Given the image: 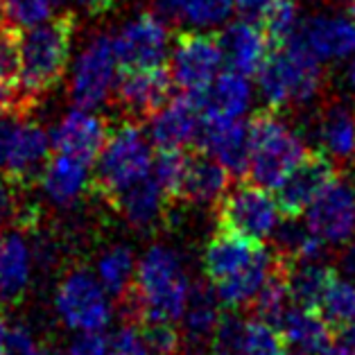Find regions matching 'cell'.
<instances>
[{"label": "cell", "mask_w": 355, "mask_h": 355, "mask_svg": "<svg viewBox=\"0 0 355 355\" xmlns=\"http://www.w3.org/2000/svg\"><path fill=\"white\" fill-rule=\"evenodd\" d=\"M5 333H7V324H5V319L0 317V355H3V340H5Z\"/></svg>", "instance_id": "cell-51"}, {"label": "cell", "mask_w": 355, "mask_h": 355, "mask_svg": "<svg viewBox=\"0 0 355 355\" xmlns=\"http://www.w3.org/2000/svg\"><path fill=\"white\" fill-rule=\"evenodd\" d=\"M30 249L21 229L0 233V299L19 303L30 285Z\"/></svg>", "instance_id": "cell-24"}, {"label": "cell", "mask_w": 355, "mask_h": 355, "mask_svg": "<svg viewBox=\"0 0 355 355\" xmlns=\"http://www.w3.org/2000/svg\"><path fill=\"white\" fill-rule=\"evenodd\" d=\"M240 355H290V349L281 328L254 317L245 324Z\"/></svg>", "instance_id": "cell-32"}, {"label": "cell", "mask_w": 355, "mask_h": 355, "mask_svg": "<svg viewBox=\"0 0 355 355\" xmlns=\"http://www.w3.org/2000/svg\"><path fill=\"white\" fill-rule=\"evenodd\" d=\"M274 267V251L261 240L220 229L204 249V272L224 308L254 301Z\"/></svg>", "instance_id": "cell-2"}, {"label": "cell", "mask_w": 355, "mask_h": 355, "mask_svg": "<svg viewBox=\"0 0 355 355\" xmlns=\"http://www.w3.org/2000/svg\"><path fill=\"white\" fill-rule=\"evenodd\" d=\"M220 306L222 303L211 283H197L190 288L186 313L181 317L184 319V331L181 333L193 346H204L206 342H211L222 317Z\"/></svg>", "instance_id": "cell-28"}, {"label": "cell", "mask_w": 355, "mask_h": 355, "mask_svg": "<svg viewBox=\"0 0 355 355\" xmlns=\"http://www.w3.org/2000/svg\"><path fill=\"white\" fill-rule=\"evenodd\" d=\"M116 3L118 0H86V7H89V12H93V14H105Z\"/></svg>", "instance_id": "cell-49"}, {"label": "cell", "mask_w": 355, "mask_h": 355, "mask_svg": "<svg viewBox=\"0 0 355 355\" xmlns=\"http://www.w3.org/2000/svg\"><path fill=\"white\" fill-rule=\"evenodd\" d=\"M152 141L141 132V125L127 120L114 132L98 157V170L93 188L105 202H111L120 190L150 175L152 170Z\"/></svg>", "instance_id": "cell-6"}, {"label": "cell", "mask_w": 355, "mask_h": 355, "mask_svg": "<svg viewBox=\"0 0 355 355\" xmlns=\"http://www.w3.org/2000/svg\"><path fill=\"white\" fill-rule=\"evenodd\" d=\"M258 75V89L267 107H303L313 102L324 86V68L313 50L299 37L272 48Z\"/></svg>", "instance_id": "cell-3"}, {"label": "cell", "mask_w": 355, "mask_h": 355, "mask_svg": "<svg viewBox=\"0 0 355 355\" xmlns=\"http://www.w3.org/2000/svg\"><path fill=\"white\" fill-rule=\"evenodd\" d=\"M199 150L209 152L231 177H245L249 170V125L240 118H202L197 134Z\"/></svg>", "instance_id": "cell-16"}, {"label": "cell", "mask_w": 355, "mask_h": 355, "mask_svg": "<svg viewBox=\"0 0 355 355\" xmlns=\"http://www.w3.org/2000/svg\"><path fill=\"white\" fill-rule=\"evenodd\" d=\"M172 75L161 68H120L116 77V100L118 107L129 116V120L141 123L150 120L159 109L172 100Z\"/></svg>", "instance_id": "cell-13"}, {"label": "cell", "mask_w": 355, "mask_h": 355, "mask_svg": "<svg viewBox=\"0 0 355 355\" xmlns=\"http://www.w3.org/2000/svg\"><path fill=\"white\" fill-rule=\"evenodd\" d=\"M202 111L195 95L172 98L163 109L150 118V141L157 150H184L186 145L197 141Z\"/></svg>", "instance_id": "cell-18"}, {"label": "cell", "mask_w": 355, "mask_h": 355, "mask_svg": "<svg viewBox=\"0 0 355 355\" xmlns=\"http://www.w3.org/2000/svg\"><path fill=\"white\" fill-rule=\"evenodd\" d=\"M138 328L152 355H177L181 351L184 333L175 326V322H147Z\"/></svg>", "instance_id": "cell-39"}, {"label": "cell", "mask_w": 355, "mask_h": 355, "mask_svg": "<svg viewBox=\"0 0 355 355\" xmlns=\"http://www.w3.org/2000/svg\"><path fill=\"white\" fill-rule=\"evenodd\" d=\"M98 274H100V283L105 285V290L111 297H116V299L123 297V294L132 288L134 274H136L132 249L123 245L107 249L98 263Z\"/></svg>", "instance_id": "cell-31"}, {"label": "cell", "mask_w": 355, "mask_h": 355, "mask_svg": "<svg viewBox=\"0 0 355 355\" xmlns=\"http://www.w3.org/2000/svg\"><path fill=\"white\" fill-rule=\"evenodd\" d=\"M23 73L21 32L12 25H0V82L19 89Z\"/></svg>", "instance_id": "cell-34"}, {"label": "cell", "mask_w": 355, "mask_h": 355, "mask_svg": "<svg viewBox=\"0 0 355 355\" xmlns=\"http://www.w3.org/2000/svg\"><path fill=\"white\" fill-rule=\"evenodd\" d=\"M89 163L55 152L41 175L43 193L55 206L75 204L89 188Z\"/></svg>", "instance_id": "cell-26"}, {"label": "cell", "mask_w": 355, "mask_h": 355, "mask_svg": "<svg viewBox=\"0 0 355 355\" xmlns=\"http://www.w3.org/2000/svg\"><path fill=\"white\" fill-rule=\"evenodd\" d=\"M23 118H30V116H12V114L0 116V168L5 166L7 154H10V147L14 143L16 129H19V123Z\"/></svg>", "instance_id": "cell-45"}, {"label": "cell", "mask_w": 355, "mask_h": 355, "mask_svg": "<svg viewBox=\"0 0 355 355\" xmlns=\"http://www.w3.org/2000/svg\"><path fill=\"white\" fill-rule=\"evenodd\" d=\"M233 5H236V10L240 12L242 19L263 23V19L276 5V0H233Z\"/></svg>", "instance_id": "cell-46"}, {"label": "cell", "mask_w": 355, "mask_h": 355, "mask_svg": "<svg viewBox=\"0 0 355 355\" xmlns=\"http://www.w3.org/2000/svg\"><path fill=\"white\" fill-rule=\"evenodd\" d=\"M231 172L209 152L197 150L186 154V168L181 177L179 199L199 206H218L229 190Z\"/></svg>", "instance_id": "cell-21"}, {"label": "cell", "mask_w": 355, "mask_h": 355, "mask_svg": "<svg viewBox=\"0 0 355 355\" xmlns=\"http://www.w3.org/2000/svg\"><path fill=\"white\" fill-rule=\"evenodd\" d=\"M34 107H37V98H32L23 89H14L0 82V116H32Z\"/></svg>", "instance_id": "cell-41"}, {"label": "cell", "mask_w": 355, "mask_h": 355, "mask_svg": "<svg viewBox=\"0 0 355 355\" xmlns=\"http://www.w3.org/2000/svg\"><path fill=\"white\" fill-rule=\"evenodd\" d=\"M322 355H355V335H333V342L326 346Z\"/></svg>", "instance_id": "cell-47"}, {"label": "cell", "mask_w": 355, "mask_h": 355, "mask_svg": "<svg viewBox=\"0 0 355 355\" xmlns=\"http://www.w3.org/2000/svg\"><path fill=\"white\" fill-rule=\"evenodd\" d=\"M73 3H80V5H84V7H86V0H73Z\"/></svg>", "instance_id": "cell-52"}, {"label": "cell", "mask_w": 355, "mask_h": 355, "mask_svg": "<svg viewBox=\"0 0 355 355\" xmlns=\"http://www.w3.org/2000/svg\"><path fill=\"white\" fill-rule=\"evenodd\" d=\"M279 328L294 355H322L333 342V331L328 328L326 319L313 308H290Z\"/></svg>", "instance_id": "cell-25"}, {"label": "cell", "mask_w": 355, "mask_h": 355, "mask_svg": "<svg viewBox=\"0 0 355 355\" xmlns=\"http://www.w3.org/2000/svg\"><path fill=\"white\" fill-rule=\"evenodd\" d=\"M168 202L170 197L166 195V190L161 188V184L150 172V175L120 190L109 204L123 215L127 224H132L136 229H150L161 222Z\"/></svg>", "instance_id": "cell-22"}, {"label": "cell", "mask_w": 355, "mask_h": 355, "mask_svg": "<svg viewBox=\"0 0 355 355\" xmlns=\"http://www.w3.org/2000/svg\"><path fill=\"white\" fill-rule=\"evenodd\" d=\"M224 64L218 37L204 32H181L170 53L172 82L188 95L204 93Z\"/></svg>", "instance_id": "cell-8"}, {"label": "cell", "mask_w": 355, "mask_h": 355, "mask_svg": "<svg viewBox=\"0 0 355 355\" xmlns=\"http://www.w3.org/2000/svg\"><path fill=\"white\" fill-rule=\"evenodd\" d=\"M245 324L242 319L231 313H222L220 324L209 342V355H240L242 353V335H245Z\"/></svg>", "instance_id": "cell-38"}, {"label": "cell", "mask_w": 355, "mask_h": 355, "mask_svg": "<svg viewBox=\"0 0 355 355\" xmlns=\"http://www.w3.org/2000/svg\"><path fill=\"white\" fill-rule=\"evenodd\" d=\"M120 68H161L170 55L166 21L154 12H143L127 21L114 37Z\"/></svg>", "instance_id": "cell-12"}, {"label": "cell", "mask_w": 355, "mask_h": 355, "mask_svg": "<svg viewBox=\"0 0 355 355\" xmlns=\"http://www.w3.org/2000/svg\"><path fill=\"white\" fill-rule=\"evenodd\" d=\"M297 37L324 62L346 59L355 53V19L346 14L310 16Z\"/></svg>", "instance_id": "cell-20"}, {"label": "cell", "mask_w": 355, "mask_h": 355, "mask_svg": "<svg viewBox=\"0 0 355 355\" xmlns=\"http://www.w3.org/2000/svg\"><path fill=\"white\" fill-rule=\"evenodd\" d=\"M319 313L335 337L355 335V283L335 276L319 303Z\"/></svg>", "instance_id": "cell-30"}, {"label": "cell", "mask_w": 355, "mask_h": 355, "mask_svg": "<svg viewBox=\"0 0 355 355\" xmlns=\"http://www.w3.org/2000/svg\"><path fill=\"white\" fill-rule=\"evenodd\" d=\"M279 215L281 209L270 190L254 181H240L218 202L215 218H218L220 229L265 242L279 227Z\"/></svg>", "instance_id": "cell-7"}, {"label": "cell", "mask_w": 355, "mask_h": 355, "mask_svg": "<svg viewBox=\"0 0 355 355\" xmlns=\"http://www.w3.org/2000/svg\"><path fill=\"white\" fill-rule=\"evenodd\" d=\"M50 138H53L55 152L80 159L91 166L107 143L109 125L105 118L91 114V109L77 107L62 118V123L53 129Z\"/></svg>", "instance_id": "cell-17"}, {"label": "cell", "mask_w": 355, "mask_h": 355, "mask_svg": "<svg viewBox=\"0 0 355 355\" xmlns=\"http://www.w3.org/2000/svg\"><path fill=\"white\" fill-rule=\"evenodd\" d=\"M233 7V0H179L181 23L188 21L195 28H213L224 23Z\"/></svg>", "instance_id": "cell-33"}, {"label": "cell", "mask_w": 355, "mask_h": 355, "mask_svg": "<svg viewBox=\"0 0 355 355\" xmlns=\"http://www.w3.org/2000/svg\"><path fill=\"white\" fill-rule=\"evenodd\" d=\"M118 57L114 37L95 34L77 57L71 75V98L80 109H95L116 86Z\"/></svg>", "instance_id": "cell-10"}, {"label": "cell", "mask_w": 355, "mask_h": 355, "mask_svg": "<svg viewBox=\"0 0 355 355\" xmlns=\"http://www.w3.org/2000/svg\"><path fill=\"white\" fill-rule=\"evenodd\" d=\"M263 28L270 37L272 46H283L299 32V12L294 0H276V5L270 10V14L263 19Z\"/></svg>", "instance_id": "cell-35"}, {"label": "cell", "mask_w": 355, "mask_h": 355, "mask_svg": "<svg viewBox=\"0 0 355 355\" xmlns=\"http://www.w3.org/2000/svg\"><path fill=\"white\" fill-rule=\"evenodd\" d=\"M342 80H344V84L349 86V89H353L355 91V57H351L349 59V64L344 66V75H342Z\"/></svg>", "instance_id": "cell-50"}, {"label": "cell", "mask_w": 355, "mask_h": 355, "mask_svg": "<svg viewBox=\"0 0 355 355\" xmlns=\"http://www.w3.org/2000/svg\"><path fill=\"white\" fill-rule=\"evenodd\" d=\"M55 306L73 331H105L111 322V301L105 285L84 270L71 272L59 283Z\"/></svg>", "instance_id": "cell-9"}, {"label": "cell", "mask_w": 355, "mask_h": 355, "mask_svg": "<svg viewBox=\"0 0 355 355\" xmlns=\"http://www.w3.org/2000/svg\"><path fill=\"white\" fill-rule=\"evenodd\" d=\"M313 134L322 143V150L333 159L346 161L355 157V114L342 102L324 107Z\"/></svg>", "instance_id": "cell-27"}, {"label": "cell", "mask_w": 355, "mask_h": 355, "mask_svg": "<svg viewBox=\"0 0 355 355\" xmlns=\"http://www.w3.org/2000/svg\"><path fill=\"white\" fill-rule=\"evenodd\" d=\"M107 355H152V353L143 340L141 328L134 324H127L125 328H120V331L111 337Z\"/></svg>", "instance_id": "cell-40"}, {"label": "cell", "mask_w": 355, "mask_h": 355, "mask_svg": "<svg viewBox=\"0 0 355 355\" xmlns=\"http://www.w3.org/2000/svg\"><path fill=\"white\" fill-rule=\"evenodd\" d=\"M202 118H240L251 105L247 75L227 71L218 75L204 93L195 95Z\"/></svg>", "instance_id": "cell-23"}, {"label": "cell", "mask_w": 355, "mask_h": 355, "mask_svg": "<svg viewBox=\"0 0 355 355\" xmlns=\"http://www.w3.org/2000/svg\"><path fill=\"white\" fill-rule=\"evenodd\" d=\"M53 14V0H3V19L12 28H34Z\"/></svg>", "instance_id": "cell-37"}, {"label": "cell", "mask_w": 355, "mask_h": 355, "mask_svg": "<svg viewBox=\"0 0 355 355\" xmlns=\"http://www.w3.org/2000/svg\"><path fill=\"white\" fill-rule=\"evenodd\" d=\"M75 25V14L64 12L21 34V86L32 98H43L64 80L71 62Z\"/></svg>", "instance_id": "cell-4"}, {"label": "cell", "mask_w": 355, "mask_h": 355, "mask_svg": "<svg viewBox=\"0 0 355 355\" xmlns=\"http://www.w3.org/2000/svg\"><path fill=\"white\" fill-rule=\"evenodd\" d=\"M14 188L16 186L3 172V175H0V227H5V224H10V222L14 224L16 220V211H19L21 202H16Z\"/></svg>", "instance_id": "cell-44"}, {"label": "cell", "mask_w": 355, "mask_h": 355, "mask_svg": "<svg viewBox=\"0 0 355 355\" xmlns=\"http://www.w3.org/2000/svg\"><path fill=\"white\" fill-rule=\"evenodd\" d=\"M190 285L184 263L175 249L154 245L136 265L134 283L120 299V313L127 324L179 322L186 313Z\"/></svg>", "instance_id": "cell-1"}, {"label": "cell", "mask_w": 355, "mask_h": 355, "mask_svg": "<svg viewBox=\"0 0 355 355\" xmlns=\"http://www.w3.org/2000/svg\"><path fill=\"white\" fill-rule=\"evenodd\" d=\"M218 41L229 71L242 73L247 77L261 71V66L274 48L263 25L247 19L227 25Z\"/></svg>", "instance_id": "cell-19"}, {"label": "cell", "mask_w": 355, "mask_h": 355, "mask_svg": "<svg viewBox=\"0 0 355 355\" xmlns=\"http://www.w3.org/2000/svg\"><path fill=\"white\" fill-rule=\"evenodd\" d=\"M342 270L355 279V233H353V238L346 242V249L342 254Z\"/></svg>", "instance_id": "cell-48"}, {"label": "cell", "mask_w": 355, "mask_h": 355, "mask_svg": "<svg viewBox=\"0 0 355 355\" xmlns=\"http://www.w3.org/2000/svg\"><path fill=\"white\" fill-rule=\"evenodd\" d=\"M186 168V154L184 150H159L157 157L152 159V177L159 181L161 188L166 190L170 199H179L181 177Z\"/></svg>", "instance_id": "cell-36"}, {"label": "cell", "mask_w": 355, "mask_h": 355, "mask_svg": "<svg viewBox=\"0 0 355 355\" xmlns=\"http://www.w3.org/2000/svg\"><path fill=\"white\" fill-rule=\"evenodd\" d=\"M308 229L326 245H346L355 233V188L335 179L308 209Z\"/></svg>", "instance_id": "cell-14"}, {"label": "cell", "mask_w": 355, "mask_h": 355, "mask_svg": "<svg viewBox=\"0 0 355 355\" xmlns=\"http://www.w3.org/2000/svg\"><path fill=\"white\" fill-rule=\"evenodd\" d=\"M333 279V267L324 258H317V261H292L288 281L294 306L319 310V303H322Z\"/></svg>", "instance_id": "cell-29"}, {"label": "cell", "mask_w": 355, "mask_h": 355, "mask_svg": "<svg viewBox=\"0 0 355 355\" xmlns=\"http://www.w3.org/2000/svg\"><path fill=\"white\" fill-rule=\"evenodd\" d=\"M111 337L102 331H80L71 344V355H107Z\"/></svg>", "instance_id": "cell-43"}, {"label": "cell", "mask_w": 355, "mask_h": 355, "mask_svg": "<svg viewBox=\"0 0 355 355\" xmlns=\"http://www.w3.org/2000/svg\"><path fill=\"white\" fill-rule=\"evenodd\" d=\"M3 355H43L41 346L25 326L7 328L3 340Z\"/></svg>", "instance_id": "cell-42"}, {"label": "cell", "mask_w": 355, "mask_h": 355, "mask_svg": "<svg viewBox=\"0 0 355 355\" xmlns=\"http://www.w3.org/2000/svg\"><path fill=\"white\" fill-rule=\"evenodd\" d=\"M335 179H340V175L331 154L324 150H308L306 157L290 170V175L276 186V204L281 215L301 218Z\"/></svg>", "instance_id": "cell-11"}, {"label": "cell", "mask_w": 355, "mask_h": 355, "mask_svg": "<svg viewBox=\"0 0 355 355\" xmlns=\"http://www.w3.org/2000/svg\"><path fill=\"white\" fill-rule=\"evenodd\" d=\"M50 147H53V138L48 136L46 129L34 123L32 116L23 118L3 166L5 177L16 188L34 186L37 181H41L43 170L50 161Z\"/></svg>", "instance_id": "cell-15"}, {"label": "cell", "mask_w": 355, "mask_h": 355, "mask_svg": "<svg viewBox=\"0 0 355 355\" xmlns=\"http://www.w3.org/2000/svg\"><path fill=\"white\" fill-rule=\"evenodd\" d=\"M351 10H353V14H355V0H351Z\"/></svg>", "instance_id": "cell-53"}, {"label": "cell", "mask_w": 355, "mask_h": 355, "mask_svg": "<svg viewBox=\"0 0 355 355\" xmlns=\"http://www.w3.org/2000/svg\"><path fill=\"white\" fill-rule=\"evenodd\" d=\"M249 170L254 184L267 190L290 175V170L308 154L306 141L279 116L276 109H261L249 120Z\"/></svg>", "instance_id": "cell-5"}]
</instances>
